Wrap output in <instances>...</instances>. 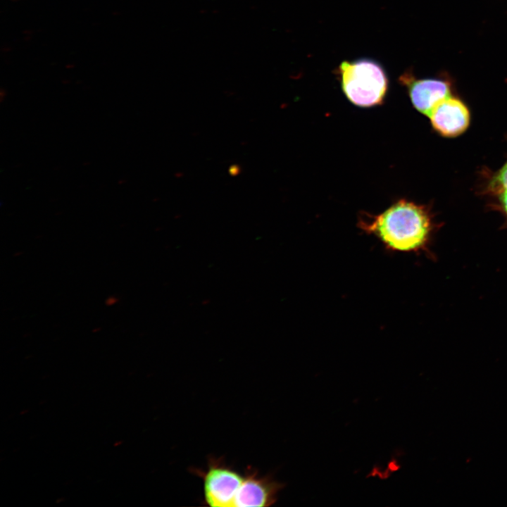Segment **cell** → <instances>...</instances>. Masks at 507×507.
Segmentation results:
<instances>
[{"mask_svg": "<svg viewBox=\"0 0 507 507\" xmlns=\"http://www.w3.org/2000/svg\"><path fill=\"white\" fill-rule=\"evenodd\" d=\"M196 473L203 480L204 501L212 507L270 506L284 487L253 468L242 474L220 458H211L206 470Z\"/></svg>", "mask_w": 507, "mask_h": 507, "instance_id": "cell-1", "label": "cell"}, {"mask_svg": "<svg viewBox=\"0 0 507 507\" xmlns=\"http://www.w3.org/2000/svg\"><path fill=\"white\" fill-rule=\"evenodd\" d=\"M358 227L376 237L391 252L409 253L424 249L432 230L425 208L401 199L377 215L363 213Z\"/></svg>", "mask_w": 507, "mask_h": 507, "instance_id": "cell-2", "label": "cell"}, {"mask_svg": "<svg viewBox=\"0 0 507 507\" xmlns=\"http://www.w3.org/2000/svg\"><path fill=\"white\" fill-rule=\"evenodd\" d=\"M338 73L342 90L353 104L370 107L382 102L388 79L377 62L368 58L344 61L340 63Z\"/></svg>", "mask_w": 507, "mask_h": 507, "instance_id": "cell-3", "label": "cell"}, {"mask_svg": "<svg viewBox=\"0 0 507 507\" xmlns=\"http://www.w3.org/2000/svg\"><path fill=\"white\" fill-rule=\"evenodd\" d=\"M400 80L407 87L413 106L429 116L435 106L451 96L450 86L444 80L437 79H415L406 73Z\"/></svg>", "mask_w": 507, "mask_h": 507, "instance_id": "cell-4", "label": "cell"}, {"mask_svg": "<svg viewBox=\"0 0 507 507\" xmlns=\"http://www.w3.org/2000/svg\"><path fill=\"white\" fill-rule=\"evenodd\" d=\"M428 117L433 127L446 137L457 136L463 132L470 120L465 105L451 96L437 104Z\"/></svg>", "mask_w": 507, "mask_h": 507, "instance_id": "cell-5", "label": "cell"}, {"mask_svg": "<svg viewBox=\"0 0 507 507\" xmlns=\"http://www.w3.org/2000/svg\"><path fill=\"white\" fill-rule=\"evenodd\" d=\"M490 186L498 194L507 191V163L493 177Z\"/></svg>", "mask_w": 507, "mask_h": 507, "instance_id": "cell-6", "label": "cell"}, {"mask_svg": "<svg viewBox=\"0 0 507 507\" xmlns=\"http://www.w3.org/2000/svg\"><path fill=\"white\" fill-rule=\"evenodd\" d=\"M499 196L502 207L507 215V191L499 193Z\"/></svg>", "mask_w": 507, "mask_h": 507, "instance_id": "cell-7", "label": "cell"}, {"mask_svg": "<svg viewBox=\"0 0 507 507\" xmlns=\"http://www.w3.org/2000/svg\"><path fill=\"white\" fill-rule=\"evenodd\" d=\"M116 301H117L116 298H115V297H113V296L109 297V298H108V299L106 300V304H108V305H113V304H114Z\"/></svg>", "mask_w": 507, "mask_h": 507, "instance_id": "cell-8", "label": "cell"}]
</instances>
